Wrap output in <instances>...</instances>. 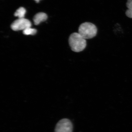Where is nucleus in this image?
I'll return each mask as SVG.
<instances>
[{"label": "nucleus", "instance_id": "39448f33", "mask_svg": "<svg viewBox=\"0 0 132 132\" xmlns=\"http://www.w3.org/2000/svg\"><path fill=\"white\" fill-rule=\"evenodd\" d=\"M47 16L45 13L40 12L37 13L34 16V21L36 25L39 24L42 21H45L47 19Z\"/></svg>", "mask_w": 132, "mask_h": 132}, {"label": "nucleus", "instance_id": "f03ea898", "mask_svg": "<svg viewBox=\"0 0 132 132\" xmlns=\"http://www.w3.org/2000/svg\"><path fill=\"white\" fill-rule=\"evenodd\" d=\"M78 33L85 39H92L96 35L97 29L94 24L89 22H85L80 25Z\"/></svg>", "mask_w": 132, "mask_h": 132}, {"label": "nucleus", "instance_id": "423d86ee", "mask_svg": "<svg viewBox=\"0 0 132 132\" xmlns=\"http://www.w3.org/2000/svg\"><path fill=\"white\" fill-rule=\"evenodd\" d=\"M26 12V10L24 8L20 7L16 10L14 14V16H17L19 19L24 18Z\"/></svg>", "mask_w": 132, "mask_h": 132}, {"label": "nucleus", "instance_id": "9d476101", "mask_svg": "<svg viewBox=\"0 0 132 132\" xmlns=\"http://www.w3.org/2000/svg\"><path fill=\"white\" fill-rule=\"evenodd\" d=\"M37 3H39L41 0H34Z\"/></svg>", "mask_w": 132, "mask_h": 132}, {"label": "nucleus", "instance_id": "20e7f679", "mask_svg": "<svg viewBox=\"0 0 132 132\" xmlns=\"http://www.w3.org/2000/svg\"><path fill=\"white\" fill-rule=\"evenodd\" d=\"M31 25L30 21L28 20L22 18L14 21L11 24V28L14 31L23 30L28 28L31 27Z\"/></svg>", "mask_w": 132, "mask_h": 132}, {"label": "nucleus", "instance_id": "6e6552de", "mask_svg": "<svg viewBox=\"0 0 132 132\" xmlns=\"http://www.w3.org/2000/svg\"><path fill=\"white\" fill-rule=\"evenodd\" d=\"M125 14L128 17L132 19V9H128L126 11Z\"/></svg>", "mask_w": 132, "mask_h": 132}, {"label": "nucleus", "instance_id": "9b49d317", "mask_svg": "<svg viewBox=\"0 0 132 132\" xmlns=\"http://www.w3.org/2000/svg\"><path fill=\"white\" fill-rule=\"evenodd\" d=\"M132 1V0H127V1Z\"/></svg>", "mask_w": 132, "mask_h": 132}, {"label": "nucleus", "instance_id": "1a4fd4ad", "mask_svg": "<svg viewBox=\"0 0 132 132\" xmlns=\"http://www.w3.org/2000/svg\"><path fill=\"white\" fill-rule=\"evenodd\" d=\"M126 6L128 9H132V1H127Z\"/></svg>", "mask_w": 132, "mask_h": 132}, {"label": "nucleus", "instance_id": "f257e3e1", "mask_svg": "<svg viewBox=\"0 0 132 132\" xmlns=\"http://www.w3.org/2000/svg\"><path fill=\"white\" fill-rule=\"evenodd\" d=\"M69 42L72 50L76 52H82L87 46L86 40L78 32L71 34L69 38Z\"/></svg>", "mask_w": 132, "mask_h": 132}, {"label": "nucleus", "instance_id": "0eeeda50", "mask_svg": "<svg viewBox=\"0 0 132 132\" xmlns=\"http://www.w3.org/2000/svg\"><path fill=\"white\" fill-rule=\"evenodd\" d=\"M37 30L35 29L32 28L30 27L27 28L23 30V34L25 35H34L37 33Z\"/></svg>", "mask_w": 132, "mask_h": 132}, {"label": "nucleus", "instance_id": "7ed1b4c3", "mask_svg": "<svg viewBox=\"0 0 132 132\" xmlns=\"http://www.w3.org/2000/svg\"><path fill=\"white\" fill-rule=\"evenodd\" d=\"M73 124L70 120L63 119L59 120L56 125L54 132H72Z\"/></svg>", "mask_w": 132, "mask_h": 132}]
</instances>
